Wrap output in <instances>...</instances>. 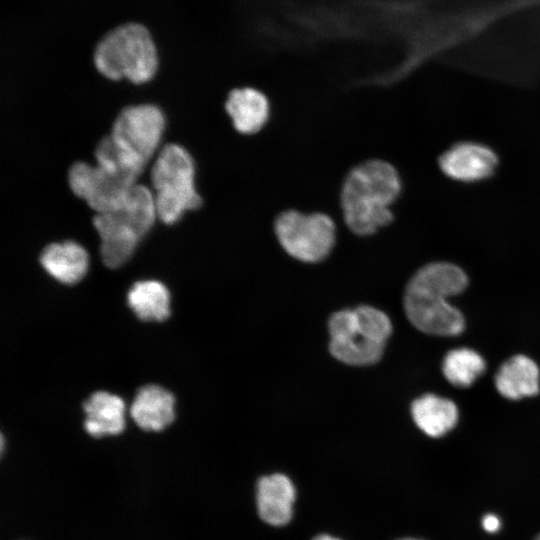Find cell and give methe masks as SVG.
I'll return each mask as SVG.
<instances>
[{
	"label": "cell",
	"mask_w": 540,
	"mask_h": 540,
	"mask_svg": "<svg viewBox=\"0 0 540 540\" xmlns=\"http://www.w3.org/2000/svg\"><path fill=\"white\" fill-rule=\"evenodd\" d=\"M403 182L390 162L371 158L354 165L344 176L339 205L346 227L357 236H370L395 219L393 205Z\"/></svg>",
	"instance_id": "obj_1"
},
{
	"label": "cell",
	"mask_w": 540,
	"mask_h": 540,
	"mask_svg": "<svg viewBox=\"0 0 540 540\" xmlns=\"http://www.w3.org/2000/svg\"><path fill=\"white\" fill-rule=\"evenodd\" d=\"M468 284L465 272L449 262H433L421 267L409 280L404 309L411 324L435 336H456L465 326L461 312L448 298L461 293Z\"/></svg>",
	"instance_id": "obj_2"
},
{
	"label": "cell",
	"mask_w": 540,
	"mask_h": 540,
	"mask_svg": "<svg viewBox=\"0 0 540 540\" xmlns=\"http://www.w3.org/2000/svg\"><path fill=\"white\" fill-rule=\"evenodd\" d=\"M328 328L331 354L340 362L353 366L376 363L392 332L389 317L369 305L335 312L329 319Z\"/></svg>",
	"instance_id": "obj_3"
},
{
	"label": "cell",
	"mask_w": 540,
	"mask_h": 540,
	"mask_svg": "<svg viewBox=\"0 0 540 540\" xmlns=\"http://www.w3.org/2000/svg\"><path fill=\"white\" fill-rule=\"evenodd\" d=\"M157 215L154 196L143 185H135L123 205L96 214L93 224L100 236V255L109 268L127 262L151 229Z\"/></svg>",
	"instance_id": "obj_4"
},
{
	"label": "cell",
	"mask_w": 540,
	"mask_h": 540,
	"mask_svg": "<svg viewBox=\"0 0 540 540\" xmlns=\"http://www.w3.org/2000/svg\"><path fill=\"white\" fill-rule=\"evenodd\" d=\"M97 70L111 80L127 78L135 84L153 78L158 68L156 47L149 31L129 23L108 33L94 53Z\"/></svg>",
	"instance_id": "obj_5"
},
{
	"label": "cell",
	"mask_w": 540,
	"mask_h": 540,
	"mask_svg": "<svg viewBox=\"0 0 540 540\" xmlns=\"http://www.w3.org/2000/svg\"><path fill=\"white\" fill-rule=\"evenodd\" d=\"M195 167L191 155L177 144L165 145L151 171L157 216L173 224L187 210L202 204L194 184Z\"/></svg>",
	"instance_id": "obj_6"
},
{
	"label": "cell",
	"mask_w": 540,
	"mask_h": 540,
	"mask_svg": "<svg viewBox=\"0 0 540 540\" xmlns=\"http://www.w3.org/2000/svg\"><path fill=\"white\" fill-rule=\"evenodd\" d=\"M273 231L282 249L305 263L324 260L336 243L337 228L324 212H304L289 208L276 215Z\"/></svg>",
	"instance_id": "obj_7"
},
{
	"label": "cell",
	"mask_w": 540,
	"mask_h": 540,
	"mask_svg": "<svg viewBox=\"0 0 540 540\" xmlns=\"http://www.w3.org/2000/svg\"><path fill=\"white\" fill-rule=\"evenodd\" d=\"M164 127L165 118L157 106H129L119 113L109 136L116 148L143 170L159 146Z\"/></svg>",
	"instance_id": "obj_8"
},
{
	"label": "cell",
	"mask_w": 540,
	"mask_h": 540,
	"mask_svg": "<svg viewBox=\"0 0 540 540\" xmlns=\"http://www.w3.org/2000/svg\"><path fill=\"white\" fill-rule=\"evenodd\" d=\"M136 179L100 164L91 166L84 162L73 164L68 174L72 192L97 214L120 208L136 185Z\"/></svg>",
	"instance_id": "obj_9"
},
{
	"label": "cell",
	"mask_w": 540,
	"mask_h": 540,
	"mask_svg": "<svg viewBox=\"0 0 540 540\" xmlns=\"http://www.w3.org/2000/svg\"><path fill=\"white\" fill-rule=\"evenodd\" d=\"M439 170L448 179L474 184L495 176L500 158L490 146L473 140L455 142L437 160Z\"/></svg>",
	"instance_id": "obj_10"
},
{
	"label": "cell",
	"mask_w": 540,
	"mask_h": 540,
	"mask_svg": "<svg viewBox=\"0 0 540 540\" xmlns=\"http://www.w3.org/2000/svg\"><path fill=\"white\" fill-rule=\"evenodd\" d=\"M224 107L234 129L245 136L261 132L271 116L269 98L263 91L251 86L232 89Z\"/></svg>",
	"instance_id": "obj_11"
},
{
	"label": "cell",
	"mask_w": 540,
	"mask_h": 540,
	"mask_svg": "<svg viewBox=\"0 0 540 540\" xmlns=\"http://www.w3.org/2000/svg\"><path fill=\"white\" fill-rule=\"evenodd\" d=\"M295 499V486L284 474L266 475L257 482V511L269 525L280 527L288 524L293 516Z\"/></svg>",
	"instance_id": "obj_12"
},
{
	"label": "cell",
	"mask_w": 540,
	"mask_h": 540,
	"mask_svg": "<svg viewBox=\"0 0 540 540\" xmlns=\"http://www.w3.org/2000/svg\"><path fill=\"white\" fill-rule=\"evenodd\" d=\"M130 416L142 430L162 431L175 419L174 395L161 386L145 385L134 397Z\"/></svg>",
	"instance_id": "obj_13"
},
{
	"label": "cell",
	"mask_w": 540,
	"mask_h": 540,
	"mask_svg": "<svg viewBox=\"0 0 540 540\" xmlns=\"http://www.w3.org/2000/svg\"><path fill=\"white\" fill-rule=\"evenodd\" d=\"M84 429L92 437L118 435L126 426L123 399L107 391H96L83 403Z\"/></svg>",
	"instance_id": "obj_14"
},
{
	"label": "cell",
	"mask_w": 540,
	"mask_h": 540,
	"mask_svg": "<svg viewBox=\"0 0 540 540\" xmlns=\"http://www.w3.org/2000/svg\"><path fill=\"white\" fill-rule=\"evenodd\" d=\"M40 263L60 283L74 285L86 275L89 256L80 244L69 240L47 245L40 255Z\"/></svg>",
	"instance_id": "obj_15"
},
{
	"label": "cell",
	"mask_w": 540,
	"mask_h": 540,
	"mask_svg": "<svg viewBox=\"0 0 540 540\" xmlns=\"http://www.w3.org/2000/svg\"><path fill=\"white\" fill-rule=\"evenodd\" d=\"M498 392L510 400L534 396L539 392V368L525 355H515L501 365L496 376Z\"/></svg>",
	"instance_id": "obj_16"
},
{
	"label": "cell",
	"mask_w": 540,
	"mask_h": 540,
	"mask_svg": "<svg viewBox=\"0 0 540 540\" xmlns=\"http://www.w3.org/2000/svg\"><path fill=\"white\" fill-rule=\"evenodd\" d=\"M412 418L417 427L430 437H441L457 423L458 409L449 399L425 394L411 405Z\"/></svg>",
	"instance_id": "obj_17"
},
{
	"label": "cell",
	"mask_w": 540,
	"mask_h": 540,
	"mask_svg": "<svg viewBox=\"0 0 540 540\" xmlns=\"http://www.w3.org/2000/svg\"><path fill=\"white\" fill-rule=\"evenodd\" d=\"M127 303L142 321L161 322L170 316V292L156 280L134 283L128 291Z\"/></svg>",
	"instance_id": "obj_18"
},
{
	"label": "cell",
	"mask_w": 540,
	"mask_h": 540,
	"mask_svg": "<svg viewBox=\"0 0 540 540\" xmlns=\"http://www.w3.org/2000/svg\"><path fill=\"white\" fill-rule=\"evenodd\" d=\"M485 361L469 348L450 350L444 357L442 371L454 386L469 387L485 371Z\"/></svg>",
	"instance_id": "obj_19"
},
{
	"label": "cell",
	"mask_w": 540,
	"mask_h": 540,
	"mask_svg": "<svg viewBox=\"0 0 540 540\" xmlns=\"http://www.w3.org/2000/svg\"><path fill=\"white\" fill-rule=\"evenodd\" d=\"M482 526L487 532L494 533L500 528V520L496 515L487 514L482 519Z\"/></svg>",
	"instance_id": "obj_20"
},
{
	"label": "cell",
	"mask_w": 540,
	"mask_h": 540,
	"mask_svg": "<svg viewBox=\"0 0 540 540\" xmlns=\"http://www.w3.org/2000/svg\"><path fill=\"white\" fill-rule=\"evenodd\" d=\"M313 540H341V539L328 535V534H321V535L316 536Z\"/></svg>",
	"instance_id": "obj_21"
},
{
	"label": "cell",
	"mask_w": 540,
	"mask_h": 540,
	"mask_svg": "<svg viewBox=\"0 0 540 540\" xmlns=\"http://www.w3.org/2000/svg\"><path fill=\"white\" fill-rule=\"evenodd\" d=\"M397 540H421V539L406 537V538H401V539H397Z\"/></svg>",
	"instance_id": "obj_22"
},
{
	"label": "cell",
	"mask_w": 540,
	"mask_h": 540,
	"mask_svg": "<svg viewBox=\"0 0 540 540\" xmlns=\"http://www.w3.org/2000/svg\"><path fill=\"white\" fill-rule=\"evenodd\" d=\"M535 540H540V534L537 536V538Z\"/></svg>",
	"instance_id": "obj_23"
}]
</instances>
